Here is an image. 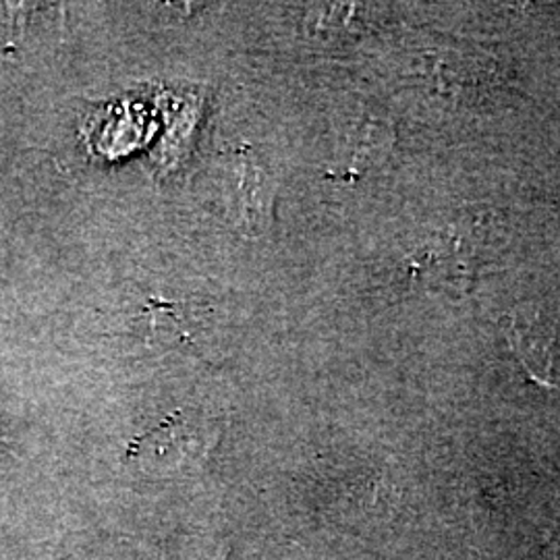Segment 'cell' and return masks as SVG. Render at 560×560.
I'll return each instance as SVG.
<instances>
[{
	"label": "cell",
	"instance_id": "cell-1",
	"mask_svg": "<svg viewBox=\"0 0 560 560\" xmlns=\"http://www.w3.org/2000/svg\"><path fill=\"white\" fill-rule=\"evenodd\" d=\"M217 439V430L208 421L175 413L156 430L133 442L129 459L138 460L143 469L156 474L194 471L208 459Z\"/></svg>",
	"mask_w": 560,
	"mask_h": 560
},
{
	"label": "cell",
	"instance_id": "cell-2",
	"mask_svg": "<svg viewBox=\"0 0 560 560\" xmlns=\"http://www.w3.org/2000/svg\"><path fill=\"white\" fill-rule=\"evenodd\" d=\"M502 330L525 370L536 381L560 388V339L540 314L517 310L502 320Z\"/></svg>",
	"mask_w": 560,
	"mask_h": 560
},
{
	"label": "cell",
	"instance_id": "cell-3",
	"mask_svg": "<svg viewBox=\"0 0 560 560\" xmlns=\"http://www.w3.org/2000/svg\"><path fill=\"white\" fill-rule=\"evenodd\" d=\"M226 189L233 217L243 231L260 235L270 221V191L260 164L237 156L226 171Z\"/></svg>",
	"mask_w": 560,
	"mask_h": 560
}]
</instances>
